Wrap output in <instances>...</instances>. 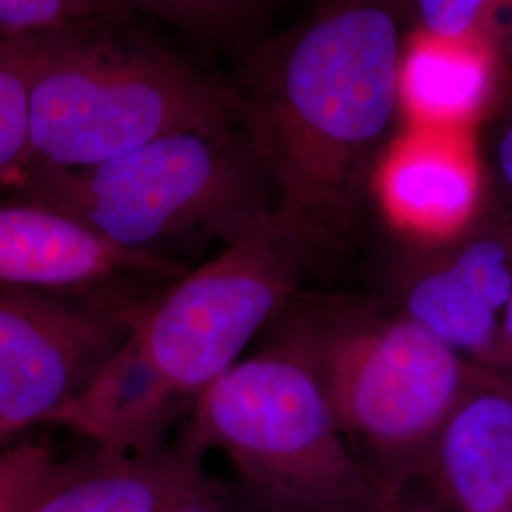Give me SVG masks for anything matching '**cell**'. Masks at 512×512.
Instances as JSON below:
<instances>
[{
	"label": "cell",
	"instance_id": "6da1fadb",
	"mask_svg": "<svg viewBox=\"0 0 512 512\" xmlns=\"http://www.w3.org/2000/svg\"><path fill=\"white\" fill-rule=\"evenodd\" d=\"M397 4L332 2L260 40L228 80L234 116L277 194L275 219L317 255L359 234L399 112Z\"/></svg>",
	"mask_w": 512,
	"mask_h": 512
},
{
	"label": "cell",
	"instance_id": "7a4b0ae2",
	"mask_svg": "<svg viewBox=\"0 0 512 512\" xmlns=\"http://www.w3.org/2000/svg\"><path fill=\"white\" fill-rule=\"evenodd\" d=\"M268 330L313 370L378 494L414 480L442 421L497 374L442 344L393 302L300 291Z\"/></svg>",
	"mask_w": 512,
	"mask_h": 512
},
{
	"label": "cell",
	"instance_id": "3957f363",
	"mask_svg": "<svg viewBox=\"0 0 512 512\" xmlns=\"http://www.w3.org/2000/svg\"><path fill=\"white\" fill-rule=\"evenodd\" d=\"M128 23L38 38L19 167H88L169 135L238 126L226 78Z\"/></svg>",
	"mask_w": 512,
	"mask_h": 512
},
{
	"label": "cell",
	"instance_id": "277c9868",
	"mask_svg": "<svg viewBox=\"0 0 512 512\" xmlns=\"http://www.w3.org/2000/svg\"><path fill=\"white\" fill-rule=\"evenodd\" d=\"M4 192L114 247L167 258L183 247L226 249L277 209L274 184L239 126L169 135L88 167L23 165Z\"/></svg>",
	"mask_w": 512,
	"mask_h": 512
},
{
	"label": "cell",
	"instance_id": "5b68a950",
	"mask_svg": "<svg viewBox=\"0 0 512 512\" xmlns=\"http://www.w3.org/2000/svg\"><path fill=\"white\" fill-rule=\"evenodd\" d=\"M219 450L260 507L281 512H378L380 494L342 435L308 363L270 336L190 408L179 444Z\"/></svg>",
	"mask_w": 512,
	"mask_h": 512
},
{
	"label": "cell",
	"instance_id": "8992f818",
	"mask_svg": "<svg viewBox=\"0 0 512 512\" xmlns=\"http://www.w3.org/2000/svg\"><path fill=\"white\" fill-rule=\"evenodd\" d=\"M319 258L274 213L158 294L126 344L171 395L194 404L300 293Z\"/></svg>",
	"mask_w": 512,
	"mask_h": 512
},
{
	"label": "cell",
	"instance_id": "52a82bcc",
	"mask_svg": "<svg viewBox=\"0 0 512 512\" xmlns=\"http://www.w3.org/2000/svg\"><path fill=\"white\" fill-rule=\"evenodd\" d=\"M154 298L0 289V427L16 437L54 423L122 348Z\"/></svg>",
	"mask_w": 512,
	"mask_h": 512
},
{
	"label": "cell",
	"instance_id": "ba28073f",
	"mask_svg": "<svg viewBox=\"0 0 512 512\" xmlns=\"http://www.w3.org/2000/svg\"><path fill=\"white\" fill-rule=\"evenodd\" d=\"M512 296V217L495 203L448 238L418 243L393 304L471 363L495 372L499 321Z\"/></svg>",
	"mask_w": 512,
	"mask_h": 512
},
{
	"label": "cell",
	"instance_id": "9c48e42d",
	"mask_svg": "<svg viewBox=\"0 0 512 512\" xmlns=\"http://www.w3.org/2000/svg\"><path fill=\"white\" fill-rule=\"evenodd\" d=\"M186 274L177 258L114 247L44 207L0 196V289L148 300Z\"/></svg>",
	"mask_w": 512,
	"mask_h": 512
},
{
	"label": "cell",
	"instance_id": "30bf717a",
	"mask_svg": "<svg viewBox=\"0 0 512 512\" xmlns=\"http://www.w3.org/2000/svg\"><path fill=\"white\" fill-rule=\"evenodd\" d=\"M372 192L389 222L416 243L456 234L488 202L471 131L414 124L385 148Z\"/></svg>",
	"mask_w": 512,
	"mask_h": 512
},
{
	"label": "cell",
	"instance_id": "8fae6325",
	"mask_svg": "<svg viewBox=\"0 0 512 512\" xmlns=\"http://www.w3.org/2000/svg\"><path fill=\"white\" fill-rule=\"evenodd\" d=\"M448 512H512V384L471 389L429 442L418 473Z\"/></svg>",
	"mask_w": 512,
	"mask_h": 512
},
{
	"label": "cell",
	"instance_id": "7c38bea8",
	"mask_svg": "<svg viewBox=\"0 0 512 512\" xmlns=\"http://www.w3.org/2000/svg\"><path fill=\"white\" fill-rule=\"evenodd\" d=\"M205 476L202 459L179 446L141 456L93 448L63 461L25 512H165Z\"/></svg>",
	"mask_w": 512,
	"mask_h": 512
},
{
	"label": "cell",
	"instance_id": "4fadbf2b",
	"mask_svg": "<svg viewBox=\"0 0 512 512\" xmlns=\"http://www.w3.org/2000/svg\"><path fill=\"white\" fill-rule=\"evenodd\" d=\"M188 408L192 404L171 395L124 342L54 423L99 452L141 456L164 450L171 425Z\"/></svg>",
	"mask_w": 512,
	"mask_h": 512
},
{
	"label": "cell",
	"instance_id": "5bb4252c",
	"mask_svg": "<svg viewBox=\"0 0 512 512\" xmlns=\"http://www.w3.org/2000/svg\"><path fill=\"white\" fill-rule=\"evenodd\" d=\"M507 63L480 44L444 42L414 31L399 63V109L408 124L469 129L492 107Z\"/></svg>",
	"mask_w": 512,
	"mask_h": 512
},
{
	"label": "cell",
	"instance_id": "9a60e30c",
	"mask_svg": "<svg viewBox=\"0 0 512 512\" xmlns=\"http://www.w3.org/2000/svg\"><path fill=\"white\" fill-rule=\"evenodd\" d=\"M38 38L0 40V196L29 150V84Z\"/></svg>",
	"mask_w": 512,
	"mask_h": 512
},
{
	"label": "cell",
	"instance_id": "2e32d148",
	"mask_svg": "<svg viewBox=\"0 0 512 512\" xmlns=\"http://www.w3.org/2000/svg\"><path fill=\"white\" fill-rule=\"evenodd\" d=\"M112 21V0H0V40L44 37Z\"/></svg>",
	"mask_w": 512,
	"mask_h": 512
},
{
	"label": "cell",
	"instance_id": "e0dca14e",
	"mask_svg": "<svg viewBox=\"0 0 512 512\" xmlns=\"http://www.w3.org/2000/svg\"><path fill=\"white\" fill-rule=\"evenodd\" d=\"M63 459L46 440L12 442L0 452V512H25Z\"/></svg>",
	"mask_w": 512,
	"mask_h": 512
},
{
	"label": "cell",
	"instance_id": "ac0fdd59",
	"mask_svg": "<svg viewBox=\"0 0 512 512\" xmlns=\"http://www.w3.org/2000/svg\"><path fill=\"white\" fill-rule=\"evenodd\" d=\"M165 512H256V505L239 484L224 486L205 476Z\"/></svg>",
	"mask_w": 512,
	"mask_h": 512
},
{
	"label": "cell",
	"instance_id": "d6986e66",
	"mask_svg": "<svg viewBox=\"0 0 512 512\" xmlns=\"http://www.w3.org/2000/svg\"><path fill=\"white\" fill-rule=\"evenodd\" d=\"M495 175L512 200V103L503 110L492 145Z\"/></svg>",
	"mask_w": 512,
	"mask_h": 512
},
{
	"label": "cell",
	"instance_id": "ffe728a7",
	"mask_svg": "<svg viewBox=\"0 0 512 512\" xmlns=\"http://www.w3.org/2000/svg\"><path fill=\"white\" fill-rule=\"evenodd\" d=\"M495 372L507 378L512 384V296L501 313V321H499Z\"/></svg>",
	"mask_w": 512,
	"mask_h": 512
},
{
	"label": "cell",
	"instance_id": "44dd1931",
	"mask_svg": "<svg viewBox=\"0 0 512 512\" xmlns=\"http://www.w3.org/2000/svg\"><path fill=\"white\" fill-rule=\"evenodd\" d=\"M378 512H442L431 505H421L418 501H410L404 488L380 495Z\"/></svg>",
	"mask_w": 512,
	"mask_h": 512
},
{
	"label": "cell",
	"instance_id": "7402d4cb",
	"mask_svg": "<svg viewBox=\"0 0 512 512\" xmlns=\"http://www.w3.org/2000/svg\"><path fill=\"white\" fill-rule=\"evenodd\" d=\"M12 439H14V435L8 433L4 427H0V452H2L8 444H12Z\"/></svg>",
	"mask_w": 512,
	"mask_h": 512
},
{
	"label": "cell",
	"instance_id": "603a6c76",
	"mask_svg": "<svg viewBox=\"0 0 512 512\" xmlns=\"http://www.w3.org/2000/svg\"><path fill=\"white\" fill-rule=\"evenodd\" d=\"M256 505V512H281V511H275V509H268V507H260L258 503H255Z\"/></svg>",
	"mask_w": 512,
	"mask_h": 512
}]
</instances>
